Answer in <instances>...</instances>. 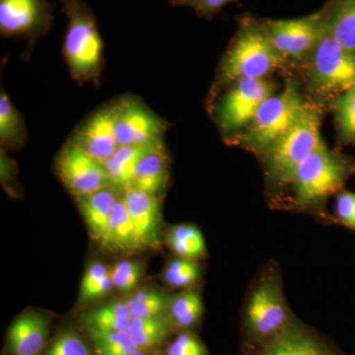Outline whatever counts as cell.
<instances>
[{
  "mask_svg": "<svg viewBox=\"0 0 355 355\" xmlns=\"http://www.w3.org/2000/svg\"><path fill=\"white\" fill-rule=\"evenodd\" d=\"M67 18V29L62 44L70 76L79 85H101L104 69L105 44L97 27L92 9L83 0H60Z\"/></svg>",
  "mask_w": 355,
  "mask_h": 355,
  "instance_id": "6da1fadb",
  "label": "cell"
},
{
  "mask_svg": "<svg viewBox=\"0 0 355 355\" xmlns=\"http://www.w3.org/2000/svg\"><path fill=\"white\" fill-rule=\"evenodd\" d=\"M263 26L247 23L240 28L229 46L220 67L221 79H263L277 69L282 60Z\"/></svg>",
  "mask_w": 355,
  "mask_h": 355,
  "instance_id": "7a4b0ae2",
  "label": "cell"
},
{
  "mask_svg": "<svg viewBox=\"0 0 355 355\" xmlns=\"http://www.w3.org/2000/svg\"><path fill=\"white\" fill-rule=\"evenodd\" d=\"M320 125L319 114L309 107L286 133L266 149L268 170L279 183H291L299 166L324 146Z\"/></svg>",
  "mask_w": 355,
  "mask_h": 355,
  "instance_id": "3957f363",
  "label": "cell"
},
{
  "mask_svg": "<svg viewBox=\"0 0 355 355\" xmlns=\"http://www.w3.org/2000/svg\"><path fill=\"white\" fill-rule=\"evenodd\" d=\"M354 174L355 162L331 153L324 144L299 166L291 184L297 202L311 205L336 193Z\"/></svg>",
  "mask_w": 355,
  "mask_h": 355,
  "instance_id": "277c9868",
  "label": "cell"
},
{
  "mask_svg": "<svg viewBox=\"0 0 355 355\" xmlns=\"http://www.w3.org/2000/svg\"><path fill=\"white\" fill-rule=\"evenodd\" d=\"M308 108L295 87L287 85L280 94L270 96L261 105L253 120L250 121L251 125L245 135V141L254 148H268Z\"/></svg>",
  "mask_w": 355,
  "mask_h": 355,
  "instance_id": "5b68a950",
  "label": "cell"
},
{
  "mask_svg": "<svg viewBox=\"0 0 355 355\" xmlns=\"http://www.w3.org/2000/svg\"><path fill=\"white\" fill-rule=\"evenodd\" d=\"M55 4L48 0H0V34L27 42L26 60L35 44L50 31Z\"/></svg>",
  "mask_w": 355,
  "mask_h": 355,
  "instance_id": "8992f818",
  "label": "cell"
},
{
  "mask_svg": "<svg viewBox=\"0 0 355 355\" xmlns=\"http://www.w3.org/2000/svg\"><path fill=\"white\" fill-rule=\"evenodd\" d=\"M312 60L313 83L326 92H345L355 87V53L343 48L324 31L315 46Z\"/></svg>",
  "mask_w": 355,
  "mask_h": 355,
  "instance_id": "52a82bcc",
  "label": "cell"
},
{
  "mask_svg": "<svg viewBox=\"0 0 355 355\" xmlns=\"http://www.w3.org/2000/svg\"><path fill=\"white\" fill-rule=\"evenodd\" d=\"M55 168L60 181L74 198L112 186L104 166L73 139H69L60 151Z\"/></svg>",
  "mask_w": 355,
  "mask_h": 355,
  "instance_id": "ba28073f",
  "label": "cell"
},
{
  "mask_svg": "<svg viewBox=\"0 0 355 355\" xmlns=\"http://www.w3.org/2000/svg\"><path fill=\"white\" fill-rule=\"evenodd\" d=\"M116 132L119 146H148L163 141L167 123L139 98L116 100Z\"/></svg>",
  "mask_w": 355,
  "mask_h": 355,
  "instance_id": "9c48e42d",
  "label": "cell"
},
{
  "mask_svg": "<svg viewBox=\"0 0 355 355\" xmlns=\"http://www.w3.org/2000/svg\"><path fill=\"white\" fill-rule=\"evenodd\" d=\"M326 11L291 20H268L263 29L282 58L299 60L314 50L324 31Z\"/></svg>",
  "mask_w": 355,
  "mask_h": 355,
  "instance_id": "30bf717a",
  "label": "cell"
},
{
  "mask_svg": "<svg viewBox=\"0 0 355 355\" xmlns=\"http://www.w3.org/2000/svg\"><path fill=\"white\" fill-rule=\"evenodd\" d=\"M272 84L265 79L242 78L219 103L217 121L225 132L237 130L250 123L268 98L272 96Z\"/></svg>",
  "mask_w": 355,
  "mask_h": 355,
  "instance_id": "8fae6325",
  "label": "cell"
},
{
  "mask_svg": "<svg viewBox=\"0 0 355 355\" xmlns=\"http://www.w3.org/2000/svg\"><path fill=\"white\" fill-rule=\"evenodd\" d=\"M247 319L252 331L261 338L275 336L286 328V303L275 277H266L252 292Z\"/></svg>",
  "mask_w": 355,
  "mask_h": 355,
  "instance_id": "7c38bea8",
  "label": "cell"
},
{
  "mask_svg": "<svg viewBox=\"0 0 355 355\" xmlns=\"http://www.w3.org/2000/svg\"><path fill=\"white\" fill-rule=\"evenodd\" d=\"M116 101L97 110L76 128L71 139L104 166L118 149Z\"/></svg>",
  "mask_w": 355,
  "mask_h": 355,
  "instance_id": "4fadbf2b",
  "label": "cell"
},
{
  "mask_svg": "<svg viewBox=\"0 0 355 355\" xmlns=\"http://www.w3.org/2000/svg\"><path fill=\"white\" fill-rule=\"evenodd\" d=\"M123 198L135 226L139 248L155 245L161 218V198L132 187L123 191Z\"/></svg>",
  "mask_w": 355,
  "mask_h": 355,
  "instance_id": "5bb4252c",
  "label": "cell"
},
{
  "mask_svg": "<svg viewBox=\"0 0 355 355\" xmlns=\"http://www.w3.org/2000/svg\"><path fill=\"white\" fill-rule=\"evenodd\" d=\"M50 320L41 313L29 311L18 317L8 331V345L13 355H39L49 334Z\"/></svg>",
  "mask_w": 355,
  "mask_h": 355,
  "instance_id": "9a60e30c",
  "label": "cell"
},
{
  "mask_svg": "<svg viewBox=\"0 0 355 355\" xmlns=\"http://www.w3.org/2000/svg\"><path fill=\"white\" fill-rule=\"evenodd\" d=\"M169 176V156L164 142L161 141L151 147L140 160L132 188L150 195L159 196L167 187Z\"/></svg>",
  "mask_w": 355,
  "mask_h": 355,
  "instance_id": "2e32d148",
  "label": "cell"
},
{
  "mask_svg": "<svg viewBox=\"0 0 355 355\" xmlns=\"http://www.w3.org/2000/svg\"><path fill=\"white\" fill-rule=\"evenodd\" d=\"M123 195V191L114 187L76 198V205L83 214L86 225L93 237L102 240L106 233L114 203Z\"/></svg>",
  "mask_w": 355,
  "mask_h": 355,
  "instance_id": "e0dca14e",
  "label": "cell"
},
{
  "mask_svg": "<svg viewBox=\"0 0 355 355\" xmlns=\"http://www.w3.org/2000/svg\"><path fill=\"white\" fill-rule=\"evenodd\" d=\"M259 355H338L309 333L295 326L286 327L273 336Z\"/></svg>",
  "mask_w": 355,
  "mask_h": 355,
  "instance_id": "ac0fdd59",
  "label": "cell"
},
{
  "mask_svg": "<svg viewBox=\"0 0 355 355\" xmlns=\"http://www.w3.org/2000/svg\"><path fill=\"white\" fill-rule=\"evenodd\" d=\"M155 144L119 146L113 155L104 164L112 186L121 191L132 187L140 160Z\"/></svg>",
  "mask_w": 355,
  "mask_h": 355,
  "instance_id": "d6986e66",
  "label": "cell"
},
{
  "mask_svg": "<svg viewBox=\"0 0 355 355\" xmlns=\"http://www.w3.org/2000/svg\"><path fill=\"white\" fill-rule=\"evenodd\" d=\"M324 29L343 48L355 53V0H338L326 12Z\"/></svg>",
  "mask_w": 355,
  "mask_h": 355,
  "instance_id": "ffe728a7",
  "label": "cell"
},
{
  "mask_svg": "<svg viewBox=\"0 0 355 355\" xmlns=\"http://www.w3.org/2000/svg\"><path fill=\"white\" fill-rule=\"evenodd\" d=\"M101 241L107 247L121 251L140 249L135 226L130 219L123 195L119 198L118 202L114 203L108 228Z\"/></svg>",
  "mask_w": 355,
  "mask_h": 355,
  "instance_id": "44dd1931",
  "label": "cell"
},
{
  "mask_svg": "<svg viewBox=\"0 0 355 355\" xmlns=\"http://www.w3.org/2000/svg\"><path fill=\"white\" fill-rule=\"evenodd\" d=\"M28 132L24 119L11 103L3 87L0 93V141L2 147L12 150L24 146Z\"/></svg>",
  "mask_w": 355,
  "mask_h": 355,
  "instance_id": "7402d4cb",
  "label": "cell"
},
{
  "mask_svg": "<svg viewBox=\"0 0 355 355\" xmlns=\"http://www.w3.org/2000/svg\"><path fill=\"white\" fill-rule=\"evenodd\" d=\"M166 242L180 258L197 261L207 254L202 233L190 224H180L170 229L166 236Z\"/></svg>",
  "mask_w": 355,
  "mask_h": 355,
  "instance_id": "603a6c76",
  "label": "cell"
},
{
  "mask_svg": "<svg viewBox=\"0 0 355 355\" xmlns=\"http://www.w3.org/2000/svg\"><path fill=\"white\" fill-rule=\"evenodd\" d=\"M132 316L127 302H112L85 316L86 328L102 331H128Z\"/></svg>",
  "mask_w": 355,
  "mask_h": 355,
  "instance_id": "cb8c5ba5",
  "label": "cell"
},
{
  "mask_svg": "<svg viewBox=\"0 0 355 355\" xmlns=\"http://www.w3.org/2000/svg\"><path fill=\"white\" fill-rule=\"evenodd\" d=\"M128 333L140 350L150 349L165 340L168 324L163 317H132Z\"/></svg>",
  "mask_w": 355,
  "mask_h": 355,
  "instance_id": "d4e9b609",
  "label": "cell"
},
{
  "mask_svg": "<svg viewBox=\"0 0 355 355\" xmlns=\"http://www.w3.org/2000/svg\"><path fill=\"white\" fill-rule=\"evenodd\" d=\"M87 331L97 355H132L140 350L128 331H102L88 327Z\"/></svg>",
  "mask_w": 355,
  "mask_h": 355,
  "instance_id": "484cf974",
  "label": "cell"
},
{
  "mask_svg": "<svg viewBox=\"0 0 355 355\" xmlns=\"http://www.w3.org/2000/svg\"><path fill=\"white\" fill-rule=\"evenodd\" d=\"M173 324L180 328H190L202 315V296L197 291H187L173 298L168 305Z\"/></svg>",
  "mask_w": 355,
  "mask_h": 355,
  "instance_id": "4316f807",
  "label": "cell"
},
{
  "mask_svg": "<svg viewBox=\"0 0 355 355\" xmlns=\"http://www.w3.org/2000/svg\"><path fill=\"white\" fill-rule=\"evenodd\" d=\"M132 317L156 318L163 317L168 309L167 299L155 289H139L127 299Z\"/></svg>",
  "mask_w": 355,
  "mask_h": 355,
  "instance_id": "83f0119b",
  "label": "cell"
},
{
  "mask_svg": "<svg viewBox=\"0 0 355 355\" xmlns=\"http://www.w3.org/2000/svg\"><path fill=\"white\" fill-rule=\"evenodd\" d=\"M200 275L197 261L178 257L166 266L164 279L170 286L184 288L195 284Z\"/></svg>",
  "mask_w": 355,
  "mask_h": 355,
  "instance_id": "f1b7e54d",
  "label": "cell"
},
{
  "mask_svg": "<svg viewBox=\"0 0 355 355\" xmlns=\"http://www.w3.org/2000/svg\"><path fill=\"white\" fill-rule=\"evenodd\" d=\"M336 116L343 140L355 144V87L336 100Z\"/></svg>",
  "mask_w": 355,
  "mask_h": 355,
  "instance_id": "f546056e",
  "label": "cell"
},
{
  "mask_svg": "<svg viewBox=\"0 0 355 355\" xmlns=\"http://www.w3.org/2000/svg\"><path fill=\"white\" fill-rule=\"evenodd\" d=\"M141 266L137 261L125 260L110 268V275L114 288L121 292H132L141 279Z\"/></svg>",
  "mask_w": 355,
  "mask_h": 355,
  "instance_id": "4dcf8cb0",
  "label": "cell"
},
{
  "mask_svg": "<svg viewBox=\"0 0 355 355\" xmlns=\"http://www.w3.org/2000/svg\"><path fill=\"white\" fill-rule=\"evenodd\" d=\"M46 355H92L87 343L73 331H65L57 336Z\"/></svg>",
  "mask_w": 355,
  "mask_h": 355,
  "instance_id": "1f68e13d",
  "label": "cell"
},
{
  "mask_svg": "<svg viewBox=\"0 0 355 355\" xmlns=\"http://www.w3.org/2000/svg\"><path fill=\"white\" fill-rule=\"evenodd\" d=\"M172 6H183L193 9L200 17L212 19L224 6L236 0H168Z\"/></svg>",
  "mask_w": 355,
  "mask_h": 355,
  "instance_id": "d6a6232c",
  "label": "cell"
},
{
  "mask_svg": "<svg viewBox=\"0 0 355 355\" xmlns=\"http://www.w3.org/2000/svg\"><path fill=\"white\" fill-rule=\"evenodd\" d=\"M336 216L340 224L355 230V193L343 191L338 193L336 202Z\"/></svg>",
  "mask_w": 355,
  "mask_h": 355,
  "instance_id": "836d02e7",
  "label": "cell"
},
{
  "mask_svg": "<svg viewBox=\"0 0 355 355\" xmlns=\"http://www.w3.org/2000/svg\"><path fill=\"white\" fill-rule=\"evenodd\" d=\"M167 355H207V352L197 336L184 333L168 347Z\"/></svg>",
  "mask_w": 355,
  "mask_h": 355,
  "instance_id": "e575fe53",
  "label": "cell"
},
{
  "mask_svg": "<svg viewBox=\"0 0 355 355\" xmlns=\"http://www.w3.org/2000/svg\"><path fill=\"white\" fill-rule=\"evenodd\" d=\"M110 275V268L101 263H92L85 273H84L83 282H81L80 299L87 295L107 275Z\"/></svg>",
  "mask_w": 355,
  "mask_h": 355,
  "instance_id": "d590c367",
  "label": "cell"
},
{
  "mask_svg": "<svg viewBox=\"0 0 355 355\" xmlns=\"http://www.w3.org/2000/svg\"><path fill=\"white\" fill-rule=\"evenodd\" d=\"M113 280L111 279V275H108L100 282L98 286H96L87 295L84 296L81 301L83 302H88V301L95 300V299L101 298L103 296L107 295L110 291L113 288Z\"/></svg>",
  "mask_w": 355,
  "mask_h": 355,
  "instance_id": "8d00e7d4",
  "label": "cell"
},
{
  "mask_svg": "<svg viewBox=\"0 0 355 355\" xmlns=\"http://www.w3.org/2000/svg\"><path fill=\"white\" fill-rule=\"evenodd\" d=\"M132 355H148L146 354V352L144 350H139V352H135V354Z\"/></svg>",
  "mask_w": 355,
  "mask_h": 355,
  "instance_id": "74e56055",
  "label": "cell"
}]
</instances>
